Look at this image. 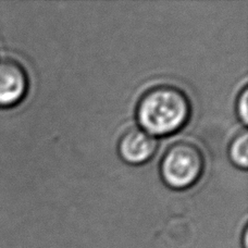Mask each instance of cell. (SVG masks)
<instances>
[{
	"instance_id": "1",
	"label": "cell",
	"mask_w": 248,
	"mask_h": 248,
	"mask_svg": "<svg viewBox=\"0 0 248 248\" xmlns=\"http://www.w3.org/2000/svg\"><path fill=\"white\" fill-rule=\"evenodd\" d=\"M192 104L187 94L172 84L149 87L136 105L137 122L149 134L167 136L174 134L188 122Z\"/></svg>"
},
{
	"instance_id": "2",
	"label": "cell",
	"mask_w": 248,
	"mask_h": 248,
	"mask_svg": "<svg viewBox=\"0 0 248 248\" xmlns=\"http://www.w3.org/2000/svg\"><path fill=\"white\" fill-rule=\"evenodd\" d=\"M202 150L190 140L172 143L163 153L159 171L163 182L174 189H185L196 184L205 170Z\"/></svg>"
},
{
	"instance_id": "3",
	"label": "cell",
	"mask_w": 248,
	"mask_h": 248,
	"mask_svg": "<svg viewBox=\"0 0 248 248\" xmlns=\"http://www.w3.org/2000/svg\"><path fill=\"white\" fill-rule=\"evenodd\" d=\"M30 79L24 65L16 59H0V108L19 105L29 92Z\"/></svg>"
},
{
	"instance_id": "4",
	"label": "cell",
	"mask_w": 248,
	"mask_h": 248,
	"mask_svg": "<svg viewBox=\"0 0 248 248\" xmlns=\"http://www.w3.org/2000/svg\"><path fill=\"white\" fill-rule=\"evenodd\" d=\"M158 140L140 127H130L121 135L118 152L124 161L131 165H143L157 152Z\"/></svg>"
},
{
	"instance_id": "5",
	"label": "cell",
	"mask_w": 248,
	"mask_h": 248,
	"mask_svg": "<svg viewBox=\"0 0 248 248\" xmlns=\"http://www.w3.org/2000/svg\"><path fill=\"white\" fill-rule=\"evenodd\" d=\"M247 140V131L243 130L233 137L229 146V156L231 161L236 167L243 169H246L248 165Z\"/></svg>"
},
{
	"instance_id": "6",
	"label": "cell",
	"mask_w": 248,
	"mask_h": 248,
	"mask_svg": "<svg viewBox=\"0 0 248 248\" xmlns=\"http://www.w3.org/2000/svg\"><path fill=\"white\" fill-rule=\"evenodd\" d=\"M247 99H248V88L247 86H244L240 91V93H238L236 105H235L237 117L244 124L247 123V118H248Z\"/></svg>"
},
{
	"instance_id": "7",
	"label": "cell",
	"mask_w": 248,
	"mask_h": 248,
	"mask_svg": "<svg viewBox=\"0 0 248 248\" xmlns=\"http://www.w3.org/2000/svg\"><path fill=\"white\" fill-rule=\"evenodd\" d=\"M247 229H245L244 230V234H243V237H244V244H243V245H244V247L245 248H247Z\"/></svg>"
}]
</instances>
